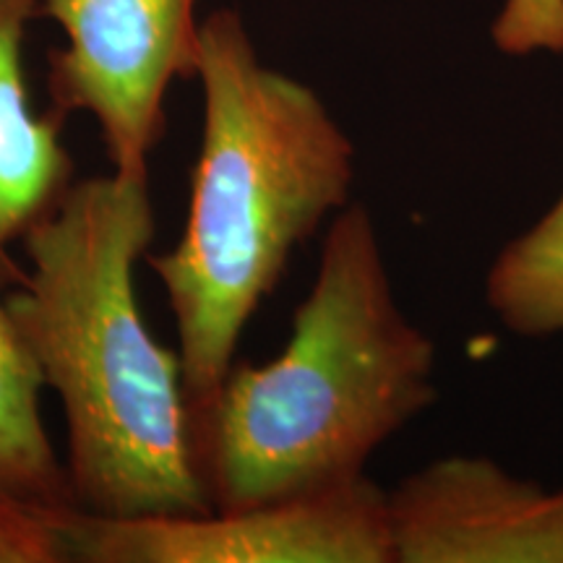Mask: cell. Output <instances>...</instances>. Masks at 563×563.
I'll return each instance as SVG.
<instances>
[{"mask_svg": "<svg viewBox=\"0 0 563 563\" xmlns=\"http://www.w3.org/2000/svg\"><path fill=\"white\" fill-rule=\"evenodd\" d=\"M435 397V342L397 302L376 220L350 201L323 235L313 285L279 355L232 363L191 410L196 470L211 509L361 477Z\"/></svg>", "mask_w": 563, "mask_h": 563, "instance_id": "cell-2", "label": "cell"}, {"mask_svg": "<svg viewBox=\"0 0 563 563\" xmlns=\"http://www.w3.org/2000/svg\"><path fill=\"white\" fill-rule=\"evenodd\" d=\"M394 563H563V488L443 456L389 490Z\"/></svg>", "mask_w": 563, "mask_h": 563, "instance_id": "cell-6", "label": "cell"}, {"mask_svg": "<svg viewBox=\"0 0 563 563\" xmlns=\"http://www.w3.org/2000/svg\"><path fill=\"white\" fill-rule=\"evenodd\" d=\"M81 563H394L389 490L368 475L243 506L170 517L60 514Z\"/></svg>", "mask_w": 563, "mask_h": 563, "instance_id": "cell-4", "label": "cell"}, {"mask_svg": "<svg viewBox=\"0 0 563 563\" xmlns=\"http://www.w3.org/2000/svg\"><path fill=\"white\" fill-rule=\"evenodd\" d=\"M496 37L509 53L563 51V0H506Z\"/></svg>", "mask_w": 563, "mask_h": 563, "instance_id": "cell-10", "label": "cell"}, {"mask_svg": "<svg viewBox=\"0 0 563 563\" xmlns=\"http://www.w3.org/2000/svg\"><path fill=\"white\" fill-rule=\"evenodd\" d=\"M199 3L42 0L40 19L66 37L47 55L51 108L89 115L115 173L150 175L167 136V95L199 70Z\"/></svg>", "mask_w": 563, "mask_h": 563, "instance_id": "cell-5", "label": "cell"}, {"mask_svg": "<svg viewBox=\"0 0 563 563\" xmlns=\"http://www.w3.org/2000/svg\"><path fill=\"white\" fill-rule=\"evenodd\" d=\"M40 9L42 0H0V285L5 290L24 277L16 249L26 232L79 180L63 141L68 118L53 108L34 110L26 81V32Z\"/></svg>", "mask_w": 563, "mask_h": 563, "instance_id": "cell-7", "label": "cell"}, {"mask_svg": "<svg viewBox=\"0 0 563 563\" xmlns=\"http://www.w3.org/2000/svg\"><path fill=\"white\" fill-rule=\"evenodd\" d=\"M154 235L150 175L79 178L24 235V277L5 295L63 407L76 506L95 517L211 511L180 355L139 306L136 266Z\"/></svg>", "mask_w": 563, "mask_h": 563, "instance_id": "cell-1", "label": "cell"}, {"mask_svg": "<svg viewBox=\"0 0 563 563\" xmlns=\"http://www.w3.org/2000/svg\"><path fill=\"white\" fill-rule=\"evenodd\" d=\"M485 302L514 334L532 340L563 334V191L493 258Z\"/></svg>", "mask_w": 563, "mask_h": 563, "instance_id": "cell-9", "label": "cell"}, {"mask_svg": "<svg viewBox=\"0 0 563 563\" xmlns=\"http://www.w3.org/2000/svg\"><path fill=\"white\" fill-rule=\"evenodd\" d=\"M203 118L178 243L150 253L178 332L188 407L235 363L238 344L287 264L352 201L357 152L316 91L264 66L241 13L201 21Z\"/></svg>", "mask_w": 563, "mask_h": 563, "instance_id": "cell-3", "label": "cell"}, {"mask_svg": "<svg viewBox=\"0 0 563 563\" xmlns=\"http://www.w3.org/2000/svg\"><path fill=\"white\" fill-rule=\"evenodd\" d=\"M0 285V493L42 509H79L42 418L45 389Z\"/></svg>", "mask_w": 563, "mask_h": 563, "instance_id": "cell-8", "label": "cell"}]
</instances>
